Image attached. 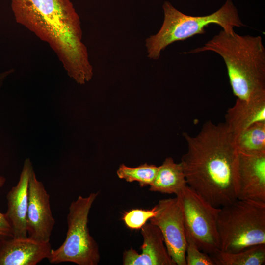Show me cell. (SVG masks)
Wrapping results in <instances>:
<instances>
[{"label":"cell","mask_w":265,"mask_h":265,"mask_svg":"<svg viewBox=\"0 0 265 265\" xmlns=\"http://www.w3.org/2000/svg\"><path fill=\"white\" fill-rule=\"evenodd\" d=\"M156 214L149 219L162 235L170 257L176 265H186V239L182 210L176 197L160 200Z\"/></svg>","instance_id":"8"},{"label":"cell","mask_w":265,"mask_h":265,"mask_svg":"<svg viewBox=\"0 0 265 265\" xmlns=\"http://www.w3.org/2000/svg\"><path fill=\"white\" fill-rule=\"evenodd\" d=\"M238 152V199L265 203V152Z\"/></svg>","instance_id":"10"},{"label":"cell","mask_w":265,"mask_h":265,"mask_svg":"<svg viewBox=\"0 0 265 265\" xmlns=\"http://www.w3.org/2000/svg\"><path fill=\"white\" fill-rule=\"evenodd\" d=\"M156 212V205L150 209H132L123 213L122 220L129 229L140 230Z\"/></svg>","instance_id":"19"},{"label":"cell","mask_w":265,"mask_h":265,"mask_svg":"<svg viewBox=\"0 0 265 265\" xmlns=\"http://www.w3.org/2000/svg\"><path fill=\"white\" fill-rule=\"evenodd\" d=\"M33 169L29 158L24 161L17 185L8 192L7 210L5 214L12 227L14 237L26 238V216L28 201V183L30 172Z\"/></svg>","instance_id":"13"},{"label":"cell","mask_w":265,"mask_h":265,"mask_svg":"<svg viewBox=\"0 0 265 265\" xmlns=\"http://www.w3.org/2000/svg\"><path fill=\"white\" fill-rule=\"evenodd\" d=\"M141 229L143 243L139 254L132 248L124 252V265H176L168 252L159 229L149 222Z\"/></svg>","instance_id":"11"},{"label":"cell","mask_w":265,"mask_h":265,"mask_svg":"<svg viewBox=\"0 0 265 265\" xmlns=\"http://www.w3.org/2000/svg\"><path fill=\"white\" fill-rule=\"evenodd\" d=\"M14 70L11 69L0 73V90L5 79Z\"/></svg>","instance_id":"22"},{"label":"cell","mask_w":265,"mask_h":265,"mask_svg":"<svg viewBox=\"0 0 265 265\" xmlns=\"http://www.w3.org/2000/svg\"><path fill=\"white\" fill-rule=\"evenodd\" d=\"M16 21L47 43L64 68L88 56L80 17L70 0H11Z\"/></svg>","instance_id":"2"},{"label":"cell","mask_w":265,"mask_h":265,"mask_svg":"<svg viewBox=\"0 0 265 265\" xmlns=\"http://www.w3.org/2000/svg\"><path fill=\"white\" fill-rule=\"evenodd\" d=\"M99 192L79 196L69 207L68 229L63 243L52 249L47 259L51 264L70 262L78 265H97L100 260L98 245L89 233L88 216Z\"/></svg>","instance_id":"6"},{"label":"cell","mask_w":265,"mask_h":265,"mask_svg":"<svg viewBox=\"0 0 265 265\" xmlns=\"http://www.w3.org/2000/svg\"><path fill=\"white\" fill-rule=\"evenodd\" d=\"M187 186L183 167L171 157H167L158 168L156 177L149 186V190L178 195Z\"/></svg>","instance_id":"15"},{"label":"cell","mask_w":265,"mask_h":265,"mask_svg":"<svg viewBox=\"0 0 265 265\" xmlns=\"http://www.w3.org/2000/svg\"><path fill=\"white\" fill-rule=\"evenodd\" d=\"M162 8L164 18L160 28L145 41L147 56L153 60L159 59L161 52L171 44L205 34L210 25H217L228 33L234 32L235 27L245 26L231 0H226L217 11L205 16L186 15L168 1L164 2Z\"/></svg>","instance_id":"4"},{"label":"cell","mask_w":265,"mask_h":265,"mask_svg":"<svg viewBox=\"0 0 265 265\" xmlns=\"http://www.w3.org/2000/svg\"><path fill=\"white\" fill-rule=\"evenodd\" d=\"M225 118L234 136L256 123L265 121V95L249 100L237 98Z\"/></svg>","instance_id":"14"},{"label":"cell","mask_w":265,"mask_h":265,"mask_svg":"<svg viewBox=\"0 0 265 265\" xmlns=\"http://www.w3.org/2000/svg\"><path fill=\"white\" fill-rule=\"evenodd\" d=\"M50 242L28 237L0 240V265H35L47 259L52 250Z\"/></svg>","instance_id":"12"},{"label":"cell","mask_w":265,"mask_h":265,"mask_svg":"<svg viewBox=\"0 0 265 265\" xmlns=\"http://www.w3.org/2000/svg\"><path fill=\"white\" fill-rule=\"evenodd\" d=\"M6 179L0 176V188L4 185ZM14 237L12 227L5 213L0 212V240Z\"/></svg>","instance_id":"21"},{"label":"cell","mask_w":265,"mask_h":265,"mask_svg":"<svg viewBox=\"0 0 265 265\" xmlns=\"http://www.w3.org/2000/svg\"><path fill=\"white\" fill-rule=\"evenodd\" d=\"M186 265H215L211 256L201 251L192 238L186 234Z\"/></svg>","instance_id":"20"},{"label":"cell","mask_w":265,"mask_h":265,"mask_svg":"<svg viewBox=\"0 0 265 265\" xmlns=\"http://www.w3.org/2000/svg\"><path fill=\"white\" fill-rule=\"evenodd\" d=\"M50 195L32 169L29 178L26 228L28 237L42 242H50L55 219L50 205Z\"/></svg>","instance_id":"9"},{"label":"cell","mask_w":265,"mask_h":265,"mask_svg":"<svg viewBox=\"0 0 265 265\" xmlns=\"http://www.w3.org/2000/svg\"><path fill=\"white\" fill-rule=\"evenodd\" d=\"M176 197L181 206L186 234L209 255L220 250L217 220L220 208L213 206L188 186Z\"/></svg>","instance_id":"7"},{"label":"cell","mask_w":265,"mask_h":265,"mask_svg":"<svg viewBox=\"0 0 265 265\" xmlns=\"http://www.w3.org/2000/svg\"><path fill=\"white\" fill-rule=\"evenodd\" d=\"M239 152H265V121L256 123L234 136Z\"/></svg>","instance_id":"17"},{"label":"cell","mask_w":265,"mask_h":265,"mask_svg":"<svg viewBox=\"0 0 265 265\" xmlns=\"http://www.w3.org/2000/svg\"><path fill=\"white\" fill-rule=\"evenodd\" d=\"M217 226L222 251L265 244V203L237 199L220 207Z\"/></svg>","instance_id":"5"},{"label":"cell","mask_w":265,"mask_h":265,"mask_svg":"<svg viewBox=\"0 0 265 265\" xmlns=\"http://www.w3.org/2000/svg\"><path fill=\"white\" fill-rule=\"evenodd\" d=\"M210 255L215 265H262L265 263V244L254 245L237 252L218 250Z\"/></svg>","instance_id":"16"},{"label":"cell","mask_w":265,"mask_h":265,"mask_svg":"<svg viewBox=\"0 0 265 265\" xmlns=\"http://www.w3.org/2000/svg\"><path fill=\"white\" fill-rule=\"evenodd\" d=\"M158 167L153 164L144 163L136 167H130L121 164L117 170L118 177L128 182L136 181L140 187L150 186L153 182Z\"/></svg>","instance_id":"18"},{"label":"cell","mask_w":265,"mask_h":265,"mask_svg":"<svg viewBox=\"0 0 265 265\" xmlns=\"http://www.w3.org/2000/svg\"><path fill=\"white\" fill-rule=\"evenodd\" d=\"M183 135L187 149L180 163L187 186L216 208L236 200L238 152L226 124L207 121L195 136Z\"/></svg>","instance_id":"1"},{"label":"cell","mask_w":265,"mask_h":265,"mask_svg":"<svg viewBox=\"0 0 265 265\" xmlns=\"http://www.w3.org/2000/svg\"><path fill=\"white\" fill-rule=\"evenodd\" d=\"M207 51L216 53L223 59L237 99L249 100L265 95V49L261 36L222 30L204 46L187 53Z\"/></svg>","instance_id":"3"}]
</instances>
